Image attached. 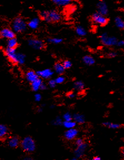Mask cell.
Masks as SVG:
<instances>
[{
	"label": "cell",
	"mask_w": 124,
	"mask_h": 160,
	"mask_svg": "<svg viewBox=\"0 0 124 160\" xmlns=\"http://www.w3.org/2000/svg\"><path fill=\"white\" fill-rule=\"evenodd\" d=\"M84 143V141L83 138H78L76 140L75 144L77 146H80V145H82Z\"/></svg>",
	"instance_id": "cell-37"
},
{
	"label": "cell",
	"mask_w": 124,
	"mask_h": 160,
	"mask_svg": "<svg viewBox=\"0 0 124 160\" xmlns=\"http://www.w3.org/2000/svg\"><path fill=\"white\" fill-rule=\"evenodd\" d=\"M15 32L11 28L6 27L0 30V36L2 38L9 40L15 37Z\"/></svg>",
	"instance_id": "cell-9"
},
{
	"label": "cell",
	"mask_w": 124,
	"mask_h": 160,
	"mask_svg": "<svg viewBox=\"0 0 124 160\" xmlns=\"http://www.w3.org/2000/svg\"><path fill=\"white\" fill-rule=\"evenodd\" d=\"M87 148V144L85 142H84L82 145L77 146L74 151V155L76 157L79 159L83 157L86 152Z\"/></svg>",
	"instance_id": "cell-12"
},
{
	"label": "cell",
	"mask_w": 124,
	"mask_h": 160,
	"mask_svg": "<svg viewBox=\"0 0 124 160\" xmlns=\"http://www.w3.org/2000/svg\"><path fill=\"white\" fill-rule=\"evenodd\" d=\"M8 47L11 49H16L17 46H18V41L16 37L11 38L8 40L7 42Z\"/></svg>",
	"instance_id": "cell-25"
},
{
	"label": "cell",
	"mask_w": 124,
	"mask_h": 160,
	"mask_svg": "<svg viewBox=\"0 0 124 160\" xmlns=\"http://www.w3.org/2000/svg\"><path fill=\"white\" fill-rule=\"evenodd\" d=\"M73 120L76 123L83 124L85 122V117L84 115L79 113H76L73 114Z\"/></svg>",
	"instance_id": "cell-18"
},
{
	"label": "cell",
	"mask_w": 124,
	"mask_h": 160,
	"mask_svg": "<svg viewBox=\"0 0 124 160\" xmlns=\"http://www.w3.org/2000/svg\"><path fill=\"white\" fill-rule=\"evenodd\" d=\"M102 125L106 127H107L111 129H117L121 127V125L119 123H113L111 122H105L102 123Z\"/></svg>",
	"instance_id": "cell-24"
},
{
	"label": "cell",
	"mask_w": 124,
	"mask_h": 160,
	"mask_svg": "<svg viewBox=\"0 0 124 160\" xmlns=\"http://www.w3.org/2000/svg\"></svg>",
	"instance_id": "cell-47"
},
{
	"label": "cell",
	"mask_w": 124,
	"mask_h": 160,
	"mask_svg": "<svg viewBox=\"0 0 124 160\" xmlns=\"http://www.w3.org/2000/svg\"><path fill=\"white\" fill-rule=\"evenodd\" d=\"M40 18L47 22H57L60 21L62 16L59 12L55 10H45L40 13Z\"/></svg>",
	"instance_id": "cell-1"
},
{
	"label": "cell",
	"mask_w": 124,
	"mask_h": 160,
	"mask_svg": "<svg viewBox=\"0 0 124 160\" xmlns=\"http://www.w3.org/2000/svg\"><path fill=\"white\" fill-rule=\"evenodd\" d=\"M47 85H46V84L43 83V84H42L40 90H45L47 89Z\"/></svg>",
	"instance_id": "cell-40"
},
{
	"label": "cell",
	"mask_w": 124,
	"mask_h": 160,
	"mask_svg": "<svg viewBox=\"0 0 124 160\" xmlns=\"http://www.w3.org/2000/svg\"><path fill=\"white\" fill-rule=\"evenodd\" d=\"M43 81L41 79L38 78L37 80L34 81L32 83H31V87L32 90V91L34 92H38L39 91L41 88L42 84H43Z\"/></svg>",
	"instance_id": "cell-16"
},
{
	"label": "cell",
	"mask_w": 124,
	"mask_h": 160,
	"mask_svg": "<svg viewBox=\"0 0 124 160\" xmlns=\"http://www.w3.org/2000/svg\"><path fill=\"white\" fill-rule=\"evenodd\" d=\"M38 77L41 79L49 80L51 79L53 75V71L52 70L49 69H44L40 70L37 72Z\"/></svg>",
	"instance_id": "cell-10"
},
{
	"label": "cell",
	"mask_w": 124,
	"mask_h": 160,
	"mask_svg": "<svg viewBox=\"0 0 124 160\" xmlns=\"http://www.w3.org/2000/svg\"><path fill=\"white\" fill-rule=\"evenodd\" d=\"M79 134V131L75 128L68 129L64 133V137L68 141L75 139Z\"/></svg>",
	"instance_id": "cell-11"
},
{
	"label": "cell",
	"mask_w": 124,
	"mask_h": 160,
	"mask_svg": "<svg viewBox=\"0 0 124 160\" xmlns=\"http://www.w3.org/2000/svg\"><path fill=\"white\" fill-rule=\"evenodd\" d=\"M116 46H117L119 47L124 46V40H118Z\"/></svg>",
	"instance_id": "cell-38"
},
{
	"label": "cell",
	"mask_w": 124,
	"mask_h": 160,
	"mask_svg": "<svg viewBox=\"0 0 124 160\" xmlns=\"http://www.w3.org/2000/svg\"><path fill=\"white\" fill-rule=\"evenodd\" d=\"M71 160H79V159H78V158H77V157H74V158H72V159H71Z\"/></svg>",
	"instance_id": "cell-44"
},
{
	"label": "cell",
	"mask_w": 124,
	"mask_h": 160,
	"mask_svg": "<svg viewBox=\"0 0 124 160\" xmlns=\"http://www.w3.org/2000/svg\"><path fill=\"white\" fill-rule=\"evenodd\" d=\"M62 119L64 121H68L73 120V115H72L70 112H66L62 116Z\"/></svg>",
	"instance_id": "cell-31"
},
{
	"label": "cell",
	"mask_w": 124,
	"mask_h": 160,
	"mask_svg": "<svg viewBox=\"0 0 124 160\" xmlns=\"http://www.w3.org/2000/svg\"><path fill=\"white\" fill-rule=\"evenodd\" d=\"M91 19L93 22L101 26H105L109 22V19L105 16L102 15L98 12H95L91 16Z\"/></svg>",
	"instance_id": "cell-5"
},
{
	"label": "cell",
	"mask_w": 124,
	"mask_h": 160,
	"mask_svg": "<svg viewBox=\"0 0 124 160\" xmlns=\"http://www.w3.org/2000/svg\"><path fill=\"white\" fill-rule=\"evenodd\" d=\"M76 124L77 123L74 120H71V121H64L62 125L65 128L67 129H71L73 128H75Z\"/></svg>",
	"instance_id": "cell-27"
},
{
	"label": "cell",
	"mask_w": 124,
	"mask_h": 160,
	"mask_svg": "<svg viewBox=\"0 0 124 160\" xmlns=\"http://www.w3.org/2000/svg\"><path fill=\"white\" fill-rule=\"evenodd\" d=\"M25 77L27 81L32 83L34 81L37 80L38 77V73L34 71H28L25 74Z\"/></svg>",
	"instance_id": "cell-15"
},
{
	"label": "cell",
	"mask_w": 124,
	"mask_h": 160,
	"mask_svg": "<svg viewBox=\"0 0 124 160\" xmlns=\"http://www.w3.org/2000/svg\"><path fill=\"white\" fill-rule=\"evenodd\" d=\"M29 45L35 50H40L44 48L45 44L44 42L36 38H30L28 40Z\"/></svg>",
	"instance_id": "cell-8"
},
{
	"label": "cell",
	"mask_w": 124,
	"mask_h": 160,
	"mask_svg": "<svg viewBox=\"0 0 124 160\" xmlns=\"http://www.w3.org/2000/svg\"><path fill=\"white\" fill-rule=\"evenodd\" d=\"M83 62L87 66H92L95 63V60L90 55H85L83 58Z\"/></svg>",
	"instance_id": "cell-21"
},
{
	"label": "cell",
	"mask_w": 124,
	"mask_h": 160,
	"mask_svg": "<svg viewBox=\"0 0 124 160\" xmlns=\"http://www.w3.org/2000/svg\"><path fill=\"white\" fill-rule=\"evenodd\" d=\"M20 145L23 150L27 153H33L36 147L35 141L30 136L24 137L21 141Z\"/></svg>",
	"instance_id": "cell-2"
},
{
	"label": "cell",
	"mask_w": 124,
	"mask_h": 160,
	"mask_svg": "<svg viewBox=\"0 0 124 160\" xmlns=\"http://www.w3.org/2000/svg\"><path fill=\"white\" fill-rule=\"evenodd\" d=\"M6 56L8 59L14 64H17V55L18 52L16 49H11L7 47L4 51Z\"/></svg>",
	"instance_id": "cell-6"
},
{
	"label": "cell",
	"mask_w": 124,
	"mask_h": 160,
	"mask_svg": "<svg viewBox=\"0 0 124 160\" xmlns=\"http://www.w3.org/2000/svg\"><path fill=\"white\" fill-rule=\"evenodd\" d=\"M9 129L8 126L4 124H0V140H4L8 137Z\"/></svg>",
	"instance_id": "cell-17"
},
{
	"label": "cell",
	"mask_w": 124,
	"mask_h": 160,
	"mask_svg": "<svg viewBox=\"0 0 124 160\" xmlns=\"http://www.w3.org/2000/svg\"><path fill=\"white\" fill-rule=\"evenodd\" d=\"M55 80V81L56 82L57 84H63L64 82H65V78L63 76L60 75L59 76L57 77L56 78Z\"/></svg>",
	"instance_id": "cell-33"
},
{
	"label": "cell",
	"mask_w": 124,
	"mask_h": 160,
	"mask_svg": "<svg viewBox=\"0 0 124 160\" xmlns=\"http://www.w3.org/2000/svg\"><path fill=\"white\" fill-rule=\"evenodd\" d=\"M76 34L80 37H84L87 34L86 30L81 26H77L75 28Z\"/></svg>",
	"instance_id": "cell-26"
},
{
	"label": "cell",
	"mask_w": 124,
	"mask_h": 160,
	"mask_svg": "<svg viewBox=\"0 0 124 160\" xmlns=\"http://www.w3.org/2000/svg\"><path fill=\"white\" fill-rule=\"evenodd\" d=\"M62 64L66 70L70 69L72 67V62L69 60H65Z\"/></svg>",
	"instance_id": "cell-32"
},
{
	"label": "cell",
	"mask_w": 124,
	"mask_h": 160,
	"mask_svg": "<svg viewBox=\"0 0 124 160\" xmlns=\"http://www.w3.org/2000/svg\"><path fill=\"white\" fill-rule=\"evenodd\" d=\"M100 42L102 44L106 47H113V46H116L117 42V38L115 36H109L106 32L102 33L99 37Z\"/></svg>",
	"instance_id": "cell-4"
},
{
	"label": "cell",
	"mask_w": 124,
	"mask_h": 160,
	"mask_svg": "<svg viewBox=\"0 0 124 160\" xmlns=\"http://www.w3.org/2000/svg\"><path fill=\"white\" fill-rule=\"evenodd\" d=\"M21 141L20 140L19 138L17 136H12L8 139V144L9 147L13 149L17 148L20 145Z\"/></svg>",
	"instance_id": "cell-13"
},
{
	"label": "cell",
	"mask_w": 124,
	"mask_h": 160,
	"mask_svg": "<svg viewBox=\"0 0 124 160\" xmlns=\"http://www.w3.org/2000/svg\"><path fill=\"white\" fill-rule=\"evenodd\" d=\"M53 69H54V71H55V73L59 75H62L65 73V70H66L64 68L62 64L59 63V62H57L55 64Z\"/></svg>",
	"instance_id": "cell-19"
},
{
	"label": "cell",
	"mask_w": 124,
	"mask_h": 160,
	"mask_svg": "<svg viewBox=\"0 0 124 160\" xmlns=\"http://www.w3.org/2000/svg\"><path fill=\"white\" fill-rule=\"evenodd\" d=\"M91 160H101L100 157H95Z\"/></svg>",
	"instance_id": "cell-43"
},
{
	"label": "cell",
	"mask_w": 124,
	"mask_h": 160,
	"mask_svg": "<svg viewBox=\"0 0 124 160\" xmlns=\"http://www.w3.org/2000/svg\"><path fill=\"white\" fill-rule=\"evenodd\" d=\"M67 96H68V98L69 99H73L75 97V94L72 92H68V94H67Z\"/></svg>",
	"instance_id": "cell-39"
},
{
	"label": "cell",
	"mask_w": 124,
	"mask_h": 160,
	"mask_svg": "<svg viewBox=\"0 0 124 160\" xmlns=\"http://www.w3.org/2000/svg\"><path fill=\"white\" fill-rule=\"evenodd\" d=\"M34 99L36 102H40L41 101V100L42 99V96L41 94L40 93H36L35 95H34Z\"/></svg>",
	"instance_id": "cell-36"
},
{
	"label": "cell",
	"mask_w": 124,
	"mask_h": 160,
	"mask_svg": "<svg viewBox=\"0 0 124 160\" xmlns=\"http://www.w3.org/2000/svg\"><path fill=\"white\" fill-rule=\"evenodd\" d=\"M53 2L57 6L65 7L71 4L72 0H53Z\"/></svg>",
	"instance_id": "cell-20"
},
{
	"label": "cell",
	"mask_w": 124,
	"mask_h": 160,
	"mask_svg": "<svg viewBox=\"0 0 124 160\" xmlns=\"http://www.w3.org/2000/svg\"><path fill=\"white\" fill-rule=\"evenodd\" d=\"M43 111V107H38V112H41Z\"/></svg>",
	"instance_id": "cell-42"
},
{
	"label": "cell",
	"mask_w": 124,
	"mask_h": 160,
	"mask_svg": "<svg viewBox=\"0 0 124 160\" xmlns=\"http://www.w3.org/2000/svg\"><path fill=\"white\" fill-rule=\"evenodd\" d=\"M122 156H123V157H124V147L122 149Z\"/></svg>",
	"instance_id": "cell-45"
},
{
	"label": "cell",
	"mask_w": 124,
	"mask_h": 160,
	"mask_svg": "<svg viewBox=\"0 0 124 160\" xmlns=\"http://www.w3.org/2000/svg\"><path fill=\"white\" fill-rule=\"evenodd\" d=\"M115 26L120 30L124 29V21L120 16H116L114 19Z\"/></svg>",
	"instance_id": "cell-22"
},
{
	"label": "cell",
	"mask_w": 124,
	"mask_h": 160,
	"mask_svg": "<svg viewBox=\"0 0 124 160\" xmlns=\"http://www.w3.org/2000/svg\"><path fill=\"white\" fill-rule=\"evenodd\" d=\"M74 88L77 91H82L85 88V84L82 81H76L74 83Z\"/></svg>",
	"instance_id": "cell-23"
},
{
	"label": "cell",
	"mask_w": 124,
	"mask_h": 160,
	"mask_svg": "<svg viewBox=\"0 0 124 160\" xmlns=\"http://www.w3.org/2000/svg\"><path fill=\"white\" fill-rule=\"evenodd\" d=\"M47 41L50 43L57 45V44H60L61 43H62L63 41V40L62 38H58V37H53V38H49L47 40Z\"/></svg>",
	"instance_id": "cell-29"
},
{
	"label": "cell",
	"mask_w": 124,
	"mask_h": 160,
	"mask_svg": "<svg viewBox=\"0 0 124 160\" xmlns=\"http://www.w3.org/2000/svg\"><path fill=\"white\" fill-rule=\"evenodd\" d=\"M56 82L55 81V80L54 79H50L49 80L47 84V86H49V87L51 88H53L56 86Z\"/></svg>",
	"instance_id": "cell-34"
},
{
	"label": "cell",
	"mask_w": 124,
	"mask_h": 160,
	"mask_svg": "<svg viewBox=\"0 0 124 160\" xmlns=\"http://www.w3.org/2000/svg\"><path fill=\"white\" fill-rule=\"evenodd\" d=\"M26 56L23 53L18 52L17 55V64L23 65L25 63Z\"/></svg>",
	"instance_id": "cell-28"
},
{
	"label": "cell",
	"mask_w": 124,
	"mask_h": 160,
	"mask_svg": "<svg viewBox=\"0 0 124 160\" xmlns=\"http://www.w3.org/2000/svg\"><path fill=\"white\" fill-rule=\"evenodd\" d=\"M27 27V23L21 17H17L12 23V29L15 33L25 32Z\"/></svg>",
	"instance_id": "cell-3"
},
{
	"label": "cell",
	"mask_w": 124,
	"mask_h": 160,
	"mask_svg": "<svg viewBox=\"0 0 124 160\" xmlns=\"http://www.w3.org/2000/svg\"><path fill=\"white\" fill-rule=\"evenodd\" d=\"M54 107H55V106H54V105H52V106H50V108H54Z\"/></svg>",
	"instance_id": "cell-46"
},
{
	"label": "cell",
	"mask_w": 124,
	"mask_h": 160,
	"mask_svg": "<svg viewBox=\"0 0 124 160\" xmlns=\"http://www.w3.org/2000/svg\"><path fill=\"white\" fill-rule=\"evenodd\" d=\"M40 23V20L38 17H34L31 19L27 23V27L31 30H36L39 27Z\"/></svg>",
	"instance_id": "cell-14"
},
{
	"label": "cell",
	"mask_w": 124,
	"mask_h": 160,
	"mask_svg": "<svg viewBox=\"0 0 124 160\" xmlns=\"http://www.w3.org/2000/svg\"><path fill=\"white\" fill-rule=\"evenodd\" d=\"M97 12L102 15L106 16L109 13V7L104 0H100L96 4Z\"/></svg>",
	"instance_id": "cell-7"
},
{
	"label": "cell",
	"mask_w": 124,
	"mask_h": 160,
	"mask_svg": "<svg viewBox=\"0 0 124 160\" xmlns=\"http://www.w3.org/2000/svg\"><path fill=\"white\" fill-rule=\"evenodd\" d=\"M23 160H34V159H32V157H31L30 156H26L25 157Z\"/></svg>",
	"instance_id": "cell-41"
},
{
	"label": "cell",
	"mask_w": 124,
	"mask_h": 160,
	"mask_svg": "<svg viewBox=\"0 0 124 160\" xmlns=\"http://www.w3.org/2000/svg\"><path fill=\"white\" fill-rule=\"evenodd\" d=\"M63 122H64V120L62 118H61L59 116H57L52 121V124L55 126H60V125H62Z\"/></svg>",
	"instance_id": "cell-30"
},
{
	"label": "cell",
	"mask_w": 124,
	"mask_h": 160,
	"mask_svg": "<svg viewBox=\"0 0 124 160\" xmlns=\"http://www.w3.org/2000/svg\"><path fill=\"white\" fill-rule=\"evenodd\" d=\"M117 52L116 51H110L108 53H107V57L110 58H115V57H116L117 56Z\"/></svg>",
	"instance_id": "cell-35"
}]
</instances>
